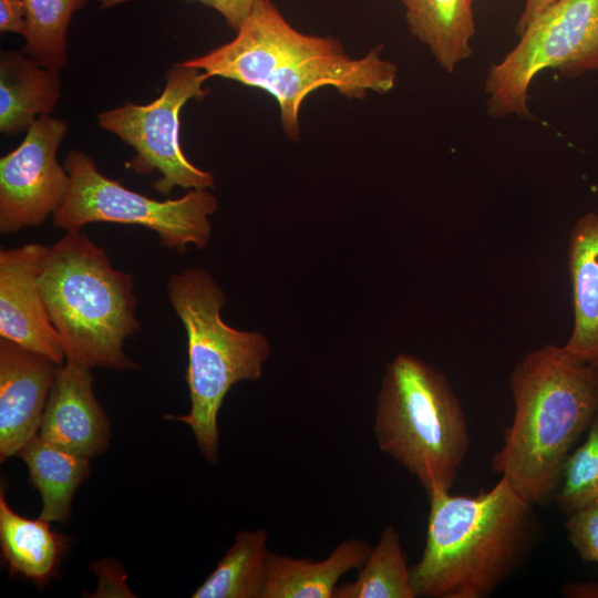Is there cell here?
Wrapping results in <instances>:
<instances>
[{
  "mask_svg": "<svg viewBox=\"0 0 598 598\" xmlns=\"http://www.w3.org/2000/svg\"><path fill=\"white\" fill-rule=\"evenodd\" d=\"M236 37L208 53L182 62L271 95L279 107L286 136H300L299 113L313 91L334 87L349 99L369 92L385 94L396 82L398 68L381 56L382 47L361 58L348 55L330 37L295 29L270 0H257Z\"/></svg>",
  "mask_w": 598,
  "mask_h": 598,
  "instance_id": "1",
  "label": "cell"
},
{
  "mask_svg": "<svg viewBox=\"0 0 598 598\" xmlns=\"http://www.w3.org/2000/svg\"><path fill=\"white\" fill-rule=\"evenodd\" d=\"M429 501L425 546L411 567L415 598H486L539 538L535 504L504 477L475 496L448 492Z\"/></svg>",
  "mask_w": 598,
  "mask_h": 598,
  "instance_id": "2",
  "label": "cell"
},
{
  "mask_svg": "<svg viewBox=\"0 0 598 598\" xmlns=\"http://www.w3.org/2000/svg\"><path fill=\"white\" fill-rule=\"evenodd\" d=\"M514 415L492 470L535 505L553 499L564 463L598 415V364L546 344L513 368Z\"/></svg>",
  "mask_w": 598,
  "mask_h": 598,
  "instance_id": "3",
  "label": "cell"
},
{
  "mask_svg": "<svg viewBox=\"0 0 598 598\" xmlns=\"http://www.w3.org/2000/svg\"><path fill=\"white\" fill-rule=\"evenodd\" d=\"M133 288L132 275L84 233L68 231L48 247L39 289L66 362L138 369L123 350L140 329Z\"/></svg>",
  "mask_w": 598,
  "mask_h": 598,
  "instance_id": "4",
  "label": "cell"
},
{
  "mask_svg": "<svg viewBox=\"0 0 598 598\" xmlns=\"http://www.w3.org/2000/svg\"><path fill=\"white\" fill-rule=\"evenodd\" d=\"M373 430L380 451L412 474L427 498L451 492L471 435L444 373L417 357L398 354L382 379Z\"/></svg>",
  "mask_w": 598,
  "mask_h": 598,
  "instance_id": "5",
  "label": "cell"
},
{
  "mask_svg": "<svg viewBox=\"0 0 598 598\" xmlns=\"http://www.w3.org/2000/svg\"><path fill=\"white\" fill-rule=\"evenodd\" d=\"M167 295L186 331L190 410L165 419L187 424L200 454L209 463H217L223 401L234 384L260 378L270 347L264 334L224 322L220 311L226 295L204 269L189 268L171 275Z\"/></svg>",
  "mask_w": 598,
  "mask_h": 598,
  "instance_id": "6",
  "label": "cell"
},
{
  "mask_svg": "<svg viewBox=\"0 0 598 598\" xmlns=\"http://www.w3.org/2000/svg\"><path fill=\"white\" fill-rule=\"evenodd\" d=\"M63 166L70 183L52 215L56 228L80 231L99 221L137 225L156 233L163 246L179 252L190 245L198 249L207 246L213 230L209 216L218 203L206 188L190 189L177 199L156 200L107 178L81 151H71Z\"/></svg>",
  "mask_w": 598,
  "mask_h": 598,
  "instance_id": "7",
  "label": "cell"
},
{
  "mask_svg": "<svg viewBox=\"0 0 598 598\" xmlns=\"http://www.w3.org/2000/svg\"><path fill=\"white\" fill-rule=\"evenodd\" d=\"M519 35L487 71V110L496 117H529V87L545 70L566 78L598 70V0H556Z\"/></svg>",
  "mask_w": 598,
  "mask_h": 598,
  "instance_id": "8",
  "label": "cell"
},
{
  "mask_svg": "<svg viewBox=\"0 0 598 598\" xmlns=\"http://www.w3.org/2000/svg\"><path fill=\"white\" fill-rule=\"evenodd\" d=\"M209 76L177 63L166 74L161 95L148 104L126 103L97 115L99 125L132 146L135 155L126 167L137 174L158 173L154 188L168 195L175 187L213 188L214 175L195 166L179 143V114L192 99L202 100Z\"/></svg>",
  "mask_w": 598,
  "mask_h": 598,
  "instance_id": "9",
  "label": "cell"
},
{
  "mask_svg": "<svg viewBox=\"0 0 598 598\" xmlns=\"http://www.w3.org/2000/svg\"><path fill=\"white\" fill-rule=\"evenodd\" d=\"M69 125L39 116L21 144L0 159V231L14 234L53 215L69 188V174L56 152Z\"/></svg>",
  "mask_w": 598,
  "mask_h": 598,
  "instance_id": "10",
  "label": "cell"
},
{
  "mask_svg": "<svg viewBox=\"0 0 598 598\" xmlns=\"http://www.w3.org/2000/svg\"><path fill=\"white\" fill-rule=\"evenodd\" d=\"M47 251L42 244L0 251V338L61 365L65 354L39 289Z\"/></svg>",
  "mask_w": 598,
  "mask_h": 598,
  "instance_id": "11",
  "label": "cell"
},
{
  "mask_svg": "<svg viewBox=\"0 0 598 598\" xmlns=\"http://www.w3.org/2000/svg\"><path fill=\"white\" fill-rule=\"evenodd\" d=\"M58 364L0 338V460L39 433Z\"/></svg>",
  "mask_w": 598,
  "mask_h": 598,
  "instance_id": "12",
  "label": "cell"
},
{
  "mask_svg": "<svg viewBox=\"0 0 598 598\" xmlns=\"http://www.w3.org/2000/svg\"><path fill=\"white\" fill-rule=\"evenodd\" d=\"M93 380L89 367L66 361L58 365L38 433L45 442L86 458L104 453L111 437Z\"/></svg>",
  "mask_w": 598,
  "mask_h": 598,
  "instance_id": "13",
  "label": "cell"
},
{
  "mask_svg": "<svg viewBox=\"0 0 598 598\" xmlns=\"http://www.w3.org/2000/svg\"><path fill=\"white\" fill-rule=\"evenodd\" d=\"M567 262L574 322L563 347L575 359L598 364V214L590 212L576 220Z\"/></svg>",
  "mask_w": 598,
  "mask_h": 598,
  "instance_id": "14",
  "label": "cell"
},
{
  "mask_svg": "<svg viewBox=\"0 0 598 598\" xmlns=\"http://www.w3.org/2000/svg\"><path fill=\"white\" fill-rule=\"evenodd\" d=\"M372 547L349 538L322 560L295 558L271 553L261 598H333L340 577L365 563Z\"/></svg>",
  "mask_w": 598,
  "mask_h": 598,
  "instance_id": "15",
  "label": "cell"
},
{
  "mask_svg": "<svg viewBox=\"0 0 598 598\" xmlns=\"http://www.w3.org/2000/svg\"><path fill=\"white\" fill-rule=\"evenodd\" d=\"M59 72L34 62L22 52L0 56V131L16 135L28 131L37 116L50 114L60 99Z\"/></svg>",
  "mask_w": 598,
  "mask_h": 598,
  "instance_id": "16",
  "label": "cell"
},
{
  "mask_svg": "<svg viewBox=\"0 0 598 598\" xmlns=\"http://www.w3.org/2000/svg\"><path fill=\"white\" fill-rule=\"evenodd\" d=\"M50 522L29 519L14 512L0 494L1 556L10 574L47 586L58 575L69 538L51 529Z\"/></svg>",
  "mask_w": 598,
  "mask_h": 598,
  "instance_id": "17",
  "label": "cell"
},
{
  "mask_svg": "<svg viewBox=\"0 0 598 598\" xmlns=\"http://www.w3.org/2000/svg\"><path fill=\"white\" fill-rule=\"evenodd\" d=\"M410 32L447 72L471 58L472 0H402Z\"/></svg>",
  "mask_w": 598,
  "mask_h": 598,
  "instance_id": "18",
  "label": "cell"
},
{
  "mask_svg": "<svg viewBox=\"0 0 598 598\" xmlns=\"http://www.w3.org/2000/svg\"><path fill=\"white\" fill-rule=\"evenodd\" d=\"M29 468L30 483L42 499L40 518L68 523L73 495L87 477L90 458L33 436L18 453Z\"/></svg>",
  "mask_w": 598,
  "mask_h": 598,
  "instance_id": "19",
  "label": "cell"
},
{
  "mask_svg": "<svg viewBox=\"0 0 598 598\" xmlns=\"http://www.w3.org/2000/svg\"><path fill=\"white\" fill-rule=\"evenodd\" d=\"M268 532L240 530L216 568L192 594L193 598H261L266 585Z\"/></svg>",
  "mask_w": 598,
  "mask_h": 598,
  "instance_id": "20",
  "label": "cell"
},
{
  "mask_svg": "<svg viewBox=\"0 0 598 598\" xmlns=\"http://www.w3.org/2000/svg\"><path fill=\"white\" fill-rule=\"evenodd\" d=\"M333 598H415L411 567L393 526H386L357 579L337 585Z\"/></svg>",
  "mask_w": 598,
  "mask_h": 598,
  "instance_id": "21",
  "label": "cell"
},
{
  "mask_svg": "<svg viewBox=\"0 0 598 598\" xmlns=\"http://www.w3.org/2000/svg\"><path fill=\"white\" fill-rule=\"evenodd\" d=\"M28 30L23 52L34 62L59 72L68 63V28L86 0H23Z\"/></svg>",
  "mask_w": 598,
  "mask_h": 598,
  "instance_id": "22",
  "label": "cell"
},
{
  "mask_svg": "<svg viewBox=\"0 0 598 598\" xmlns=\"http://www.w3.org/2000/svg\"><path fill=\"white\" fill-rule=\"evenodd\" d=\"M553 499L566 515L598 499V415L566 458Z\"/></svg>",
  "mask_w": 598,
  "mask_h": 598,
  "instance_id": "23",
  "label": "cell"
},
{
  "mask_svg": "<svg viewBox=\"0 0 598 598\" xmlns=\"http://www.w3.org/2000/svg\"><path fill=\"white\" fill-rule=\"evenodd\" d=\"M566 516L567 537L579 557L598 563V499Z\"/></svg>",
  "mask_w": 598,
  "mask_h": 598,
  "instance_id": "24",
  "label": "cell"
},
{
  "mask_svg": "<svg viewBox=\"0 0 598 598\" xmlns=\"http://www.w3.org/2000/svg\"><path fill=\"white\" fill-rule=\"evenodd\" d=\"M103 8L130 0H100ZM217 10L226 22L237 31L250 14L257 0H197Z\"/></svg>",
  "mask_w": 598,
  "mask_h": 598,
  "instance_id": "25",
  "label": "cell"
},
{
  "mask_svg": "<svg viewBox=\"0 0 598 598\" xmlns=\"http://www.w3.org/2000/svg\"><path fill=\"white\" fill-rule=\"evenodd\" d=\"M27 9L23 0H0V31L25 35Z\"/></svg>",
  "mask_w": 598,
  "mask_h": 598,
  "instance_id": "26",
  "label": "cell"
},
{
  "mask_svg": "<svg viewBox=\"0 0 598 598\" xmlns=\"http://www.w3.org/2000/svg\"><path fill=\"white\" fill-rule=\"evenodd\" d=\"M555 1L556 0H526L524 10L516 25V33L519 34L536 16Z\"/></svg>",
  "mask_w": 598,
  "mask_h": 598,
  "instance_id": "27",
  "label": "cell"
},
{
  "mask_svg": "<svg viewBox=\"0 0 598 598\" xmlns=\"http://www.w3.org/2000/svg\"><path fill=\"white\" fill-rule=\"evenodd\" d=\"M563 592L567 597L598 598V584H595V582L569 584L565 586Z\"/></svg>",
  "mask_w": 598,
  "mask_h": 598,
  "instance_id": "28",
  "label": "cell"
}]
</instances>
